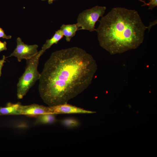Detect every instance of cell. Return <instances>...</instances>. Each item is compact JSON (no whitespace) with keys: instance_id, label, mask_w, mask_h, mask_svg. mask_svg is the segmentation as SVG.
<instances>
[{"instance_id":"277c9868","label":"cell","mask_w":157,"mask_h":157,"mask_svg":"<svg viewBox=\"0 0 157 157\" xmlns=\"http://www.w3.org/2000/svg\"><path fill=\"white\" fill-rule=\"evenodd\" d=\"M106 9L105 6H97L80 13L76 23L79 30H86L90 32L96 31V23L100 17L103 16Z\"/></svg>"},{"instance_id":"7a4b0ae2","label":"cell","mask_w":157,"mask_h":157,"mask_svg":"<svg viewBox=\"0 0 157 157\" xmlns=\"http://www.w3.org/2000/svg\"><path fill=\"white\" fill-rule=\"evenodd\" d=\"M99 21L96 31L99 44L111 55L138 48L148 28L137 11L124 8H113Z\"/></svg>"},{"instance_id":"7c38bea8","label":"cell","mask_w":157,"mask_h":157,"mask_svg":"<svg viewBox=\"0 0 157 157\" xmlns=\"http://www.w3.org/2000/svg\"><path fill=\"white\" fill-rule=\"evenodd\" d=\"M62 124L68 128H73L78 126L80 124L79 122L76 119L68 117L62 119L60 121Z\"/></svg>"},{"instance_id":"ba28073f","label":"cell","mask_w":157,"mask_h":157,"mask_svg":"<svg viewBox=\"0 0 157 157\" xmlns=\"http://www.w3.org/2000/svg\"><path fill=\"white\" fill-rule=\"evenodd\" d=\"M63 35L67 42H69L75 36L77 31L79 30L76 24H63L60 27Z\"/></svg>"},{"instance_id":"52a82bcc","label":"cell","mask_w":157,"mask_h":157,"mask_svg":"<svg viewBox=\"0 0 157 157\" xmlns=\"http://www.w3.org/2000/svg\"><path fill=\"white\" fill-rule=\"evenodd\" d=\"M19 111L20 115L35 117L44 114L51 113L49 106L36 104L26 106L21 105Z\"/></svg>"},{"instance_id":"8fae6325","label":"cell","mask_w":157,"mask_h":157,"mask_svg":"<svg viewBox=\"0 0 157 157\" xmlns=\"http://www.w3.org/2000/svg\"><path fill=\"white\" fill-rule=\"evenodd\" d=\"M36 117V122L37 124H51L55 123L57 121L55 114L53 113L44 114Z\"/></svg>"},{"instance_id":"4fadbf2b","label":"cell","mask_w":157,"mask_h":157,"mask_svg":"<svg viewBox=\"0 0 157 157\" xmlns=\"http://www.w3.org/2000/svg\"><path fill=\"white\" fill-rule=\"evenodd\" d=\"M141 2H142L144 3V4L142 5V6H149V10H152L153 8L157 6V0H149V2L148 3H146L144 1L142 0H138Z\"/></svg>"},{"instance_id":"6da1fadb","label":"cell","mask_w":157,"mask_h":157,"mask_svg":"<svg viewBox=\"0 0 157 157\" xmlns=\"http://www.w3.org/2000/svg\"><path fill=\"white\" fill-rule=\"evenodd\" d=\"M97 68L93 57L82 48L75 47L53 52L39 79L42 99L49 106L67 103L90 85Z\"/></svg>"},{"instance_id":"5b68a950","label":"cell","mask_w":157,"mask_h":157,"mask_svg":"<svg viewBox=\"0 0 157 157\" xmlns=\"http://www.w3.org/2000/svg\"><path fill=\"white\" fill-rule=\"evenodd\" d=\"M17 45L13 51L8 57L12 56L17 58L18 61L21 62L23 59H29L38 52V45H28L24 43L21 38L18 37L17 39Z\"/></svg>"},{"instance_id":"9a60e30c","label":"cell","mask_w":157,"mask_h":157,"mask_svg":"<svg viewBox=\"0 0 157 157\" xmlns=\"http://www.w3.org/2000/svg\"><path fill=\"white\" fill-rule=\"evenodd\" d=\"M6 45L7 43L6 42H2L0 40V52L7 49Z\"/></svg>"},{"instance_id":"30bf717a","label":"cell","mask_w":157,"mask_h":157,"mask_svg":"<svg viewBox=\"0 0 157 157\" xmlns=\"http://www.w3.org/2000/svg\"><path fill=\"white\" fill-rule=\"evenodd\" d=\"M63 36L62 32L60 29L56 31L51 38L46 40L40 51L43 53L46 50L50 48L52 45L57 44Z\"/></svg>"},{"instance_id":"e0dca14e","label":"cell","mask_w":157,"mask_h":157,"mask_svg":"<svg viewBox=\"0 0 157 157\" xmlns=\"http://www.w3.org/2000/svg\"><path fill=\"white\" fill-rule=\"evenodd\" d=\"M157 23V20H155V22H151L150 23V24L149 25V26H148V29L149 30H149H150L151 28V27L154 25H155Z\"/></svg>"},{"instance_id":"ac0fdd59","label":"cell","mask_w":157,"mask_h":157,"mask_svg":"<svg viewBox=\"0 0 157 157\" xmlns=\"http://www.w3.org/2000/svg\"><path fill=\"white\" fill-rule=\"evenodd\" d=\"M41 0L42 1H46V0H48V3L49 4H51L53 3V1H55V0Z\"/></svg>"},{"instance_id":"9c48e42d","label":"cell","mask_w":157,"mask_h":157,"mask_svg":"<svg viewBox=\"0 0 157 157\" xmlns=\"http://www.w3.org/2000/svg\"><path fill=\"white\" fill-rule=\"evenodd\" d=\"M21 105L19 103H8L6 106L0 107V115H20L19 110Z\"/></svg>"},{"instance_id":"2e32d148","label":"cell","mask_w":157,"mask_h":157,"mask_svg":"<svg viewBox=\"0 0 157 157\" xmlns=\"http://www.w3.org/2000/svg\"><path fill=\"white\" fill-rule=\"evenodd\" d=\"M6 57L4 55L3 56L2 58L0 60V77L1 75V70L2 67L4 65V63L5 62V60Z\"/></svg>"},{"instance_id":"8992f818","label":"cell","mask_w":157,"mask_h":157,"mask_svg":"<svg viewBox=\"0 0 157 157\" xmlns=\"http://www.w3.org/2000/svg\"><path fill=\"white\" fill-rule=\"evenodd\" d=\"M51 113L55 114H69L76 113L90 114L95 112L88 110L67 103L49 106Z\"/></svg>"},{"instance_id":"3957f363","label":"cell","mask_w":157,"mask_h":157,"mask_svg":"<svg viewBox=\"0 0 157 157\" xmlns=\"http://www.w3.org/2000/svg\"><path fill=\"white\" fill-rule=\"evenodd\" d=\"M42 54L40 51L35 56L26 60L25 70L19 78L17 84L18 99L23 98L36 81L40 79V74L38 70V67L40 57Z\"/></svg>"},{"instance_id":"5bb4252c","label":"cell","mask_w":157,"mask_h":157,"mask_svg":"<svg viewBox=\"0 0 157 157\" xmlns=\"http://www.w3.org/2000/svg\"><path fill=\"white\" fill-rule=\"evenodd\" d=\"M0 38L7 39H10L12 38L11 35H7L5 33L2 28H0Z\"/></svg>"}]
</instances>
